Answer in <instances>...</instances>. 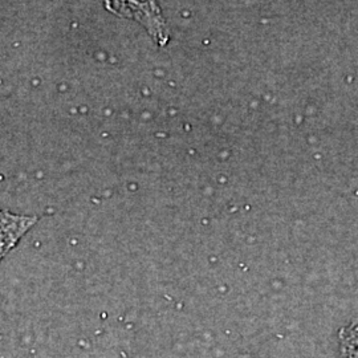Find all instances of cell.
Listing matches in <instances>:
<instances>
[{
	"instance_id": "6da1fadb",
	"label": "cell",
	"mask_w": 358,
	"mask_h": 358,
	"mask_svg": "<svg viewBox=\"0 0 358 358\" xmlns=\"http://www.w3.org/2000/svg\"><path fill=\"white\" fill-rule=\"evenodd\" d=\"M36 223V217L19 215L0 210V262L13 251Z\"/></svg>"
},
{
	"instance_id": "7a4b0ae2",
	"label": "cell",
	"mask_w": 358,
	"mask_h": 358,
	"mask_svg": "<svg viewBox=\"0 0 358 358\" xmlns=\"http://www.w3.org/2000/svg\"><path fill=\"white\" fill-rule=\"evenodd\" d=\"M340 344L344 358H358V319L341 329Z\"/></svg>"
}]
</instances>
